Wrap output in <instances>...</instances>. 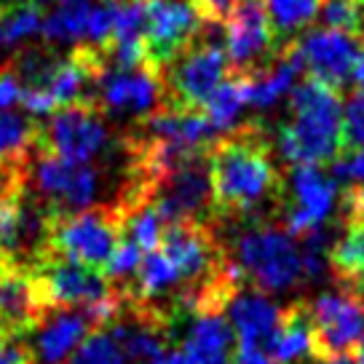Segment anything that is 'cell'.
<instances>
[{
    "instance_id": "1",
    "label": "cell",
    "mask_w": 364,
    "mask_h": 364,
    "mask_svg": "<svg viewBox=\"0 0 364 364\" xmlns=\"http://www.w3.org/2000/svg\"><path fill=\"white\" fill-rule=\"evenodd\" d=\"M212 185V220L260 223L262 212H279L284 177L276 169L262 124L247 121L215 139L206 150Z\"/></svg>"
},
{
    "instance_id": "2",
    "label": "cell",
    "mask_w": 364,
    "mask_h": 364,
    "mask_svg": "<svg viewBox=\"0 0 364 364\" xmlns=\"http://www.w3.org/2000/svg\"><path fill=\"white\" fill-rule=\"evenodd\" d=\"M292 118L279 126L276 145L292 166H316L343 153L341 91L316 78H306L289 91Z\"/></svg>"
},
{
    "instance_id": "3",
    "label": "cell",
    "mask_w": 364,
    "mask_h": 364,
    "mask_svg": "<svg viewBox=\"0 0 364 364\" xmlns=\"http://www.w3.org/2000/svg\"><path fill=\"white\" fill-rule=\"evenodd\" d=\"M161 110L204 113L209 97L230 75L225 54V24L204 22L188 48L161 68Z\"/></svg>"
},
{
    "instance_id": "4",
    "label": "cell",
    "mask_w": 364,
    "mask_h": 364,
    "mask_svg": "<svg viewBox=\"0 0 364 364\" xmlns=\"http://www.w3.org/2000/svg\"><path fill=\"white\" fill-rule=\"evenodd\" d=\"M43 204V201H41ZM121 241V209L91 206L83 212H51L46 209L43 255L105 268Z\"/></svg>"
},
{
    "instance_id": "5",
    "label": "cell",
    "mask_w": 364,
    "mask_h": 364,
    "mask_svg": "<svg viewBox=\"0 0 364 364\" xmlns=\"http://www.w3.org/2000/svg\"><path fill=\"white\" fill-rule=\"evenodd\" d=\"M233 262L244 282L250 279L265 292H287L306 279L297 241L284 228L268 223H252L241 230L233 244Z\"/></svg>"
},
{
    "instance_id": "6",
    "label": "cell",
    "mask_w": 364,
    "mask_h": 364,
    "mask_svg": "<svg viewBox=\"0 0 364 364\" xmlns=\"http://www.w3.org/2000/svg\"><path fill=\"white\" fill-rule=\"evenodd\" d=\"M164 257L180 276V289H201L217 284L230 271L225 247L209 223H174L161 233Z\"/></svg>"
},
{
    "instance_id": "7",
    "label": "cell",
    "mask_w": 364,
    "mask_h": 364,
    "mask_svg": "<svg viewBox=\"0 0 364 364\" xmlns=\"http://www.w3.org/2000/svg\"><path fill=\"white\" fill-rule=\"evenodd\" d=\"M33 273L35 289L41 295L46 311L59 308H89L110 297L118 287L105 276L102 268H91L80 262L41 255L33 265H27Z\"/></svg>"
},
{
    "instance_id": "8",
    "label": "cell",
    "mask_w": 364,
    "mask_h": 364,
    "mask_svg": "<svg viewBox=\"0 0 364 364\" xmlns=\"http://www.w3.org/2000/svg\"><path fill=\"white\" fill-rule=\"evenodd\" d=\"M107 139V121L97 102L70 105L54 110L48 124H41L38 153L57 156L70 164H89L102 153Z\"/></svg>"
},
{
    "instance_id": "9",
    "label": "cell",
    "mask_w": 364,
    "mask_h": 364,
    "mask_svg": "<svg viewBox=\"0 0 364 364\" xmlns=\"http://www.w3.org/2000/svg\"><path fill=\"white\" fill-rule=\"evenodd\" d=\"M314 330V362H330L348 353L364 338V303L356 289L341 287L308 303Z\"/></svg>"
},
{
    "instance_id": "10",
    "label": "cell",
    "mask_w": 364,
    "mask_h": 364,
    "mask_svg": "<svg viewBox=\"0 0 364 364\" xmlns=\"http://www.w3.org/2000/svg\"><path fill=\"white\" fill-rule=\"evenodd\" d=\"M164 228L174 223H209L212 225V185L206 153L182 161L177 169L161 177L150 193Z\"/></svg>"
},
{
    "instance_id": "11",
    "label": "cell",
    "mask_w": 364,
    "mask_h": 364,
    "mask_svg": "<svg viewBox=\"0 0 364 364\" xmlns=\"http://www.w3.org/2000/svg\"><path fill=\"white\" fill-rule=\"evenodd\" d=\"M338 204V188L330 174L316 166H295L282 185L279 212L284 230L292 239H303L311 230L327 225Z\"/></svg>"
},
{
    "instance_id": "12",
    "label": "cell",
    "mask_w": 364,
    "mask_h": 364,
    "mask_svg": "<svg viewBox=\"0 0 364 364\" xmlns=\"http://www.w3.org/2000/svg\"><path fill=\"white\" fill-rule=\"evenodd\" d=\"M145 9V65L159 70L196 41L204 14L196 0H142Z\"/></svg>"
},
{
    "instance_id": "13",
    "label": "cell",
    "mask_w": 364,
    "mask_h": 364,
    "mask_svg": "<svg viewBox=\"0 0 364 364\" xmlns=\"http://www.w3.org/2000/svg\"><path fill=\"white\" fill-rule=\"evenodd\" d=\"M35 193L51 212H83L91 209L100 196V169L91 164H70L57 156L38 153L30 169Z\"/></svg>"
},
{
    "instance_id": "14",
    "label": "cell",
    "mask_w": 364,
    "mask_h": 364,
    "mask_svg": "<svg viewBox=\"0 0 364 364\" xmlns=\"http://www.w3.org/2000/svg\"><path fill=\"white\" fill-rule=\"evenodd\" d=\"M284 48H289V54L300 62V68L311 73V78L327 83L335 91L351 83L353 70L362 59V48L351 33L327 30V27L297 35Z\"/></svg>"
},
{
    "instance_id": "15",
    "label": "cell",
    "mask_w": 364,
    "mask_h": 364,
    "mask_svg": "<svg viewBox=\"0 0 364 364\" xmlns=\"http://www.w3.org/2000/svg\"><path fill=\"white\" fill-rule=\"evenodd\" d=\"M225 54L230 73L255 75L279 57L262 0H239L225 19Z\"/></svg>"
},
{
    "instance_id": "16",
    "label": "cell",
    "mask_w": 364,
    "mask_h": 364,
    "mask_svg": "<svg viewBox=\"0 0 364 364\" xmlns=\"http://www.w3.org/2000/svg\"><path fill=\"white\" fill-rule=\"evenodd\" d=\"M94 102L102 113L113 115H145L161 110V75L150 65L118 70L107 68L97 80Z\"/></svg>"
},
{
    "instance_id": "17",
    "label": "cell",
    "mask_w": 364,
    "mask_h": 364,
    "mask_svg": "<svg viewBox=\"0 0 364 364\" xmlns=\"http://www.w3.org/2000/svg\"><path fill=\"white\" fill-rule=\"evenodd\" d=\"M225 308L230 314V327L239 343V351H265V346L271 343L284 318V308L276 306L260 289L241 287Z\"/></svg>"
},
{
    "instance_id": "18",
    "label": "cell",
    "mask_w": 364,
    "mask_h": 364,
    "mask_svg": "<svg viewBox=\"0 0 364 364\" xmlns=\"http://www.w3.org/2000/svg\"><path fill=\"white\" fill-rule=\"evenodd\" d=\"M97 324L86 308H59L48 311L35 330V343L30 346L35 364H62L73 356V351L89 335H94Z\"/></svg>"
},
{
    "instance_id": "19",
    "label": "cell",
    "mask_w": 364,
    "mask_h": 364,
    "mask_svg": "<svg viewBox=\"0 0 364 364\" xmlns=\"http://www.w3.org/2000/svg\"><path fill=\"white\" fill-rule=\"evenodd\" d=\"M180 343V348L193 359V364H233L239 353L233 327L220 314L191 316Z\"/></svg>"
},
{
    "instance_id": "20",
    "label": "cell",
    "mask_w": 364,
    "mask_h": 364,
    "mask_svg": "<svg viewBox=\"0 0 364 364\" xmlns=\"http://www.w3.org/2000/svg\"><path fill=\"white\" fill-rule=\"evenodd\" d=\"M265 353L276 364H297L308 356L314 359V330H311L306 300H292L284 308L282 327L265 346Z\"/></svg>"
},
{
    "instance_id": "21",
    "label": "cell",
    "mask_w": 364,
    "mask_h": 364,
    "mask_svg": "<svg viewBox=\"0 0 364 364\" xmlns=\"http://www.w3.org/2000/svg\"><path fill=\"white\" fill-rule=\"evenodd\" d=\"M300 73H303L300 62L289 54V48H282V54L265 70L255 73V75H244L247 78V105L257 107V110L273 107L284 94L295 89Z\"/></svg>"
},
{
    "instance_id": "22",
    "label": "cell",
    "mask_w": 364,
    "mask_h": 364,
    "mask_svg": "<svg viewBox=\"0 0 364 364\" xmlns=\"http://www.w3.org/2000/svg\"><path fill=\"white\" fill-rule=\"evenodd\" d=\"M41 142V124L30 115L0 110V169L30 166Z\"/></svg>"
},
{
    "instance_id": "23",
    "label": "cell",
    "mask_w": 364,
    "mask_h": 364,
    "mask_svg": "<svg viewBox=\"0 0 364 364\" xmlns=\"http://www.w3.org/2000/svg\"><path fill=\"white\" fill-rule=\"evenodd\" d=\"M262 6L279 54L318 16V0H262Z\"/></svg>"
},
{
    "instance_id": "24",
    "label": "cell",
    "mask_w": 364,
    "mask_h": 364,
    "mask_svg": "<svg viewBox=\"0 0 364 364\" xmlns=\"http://www.w3.org/2000/svg\"><path fill=\"white\" fill-rule=\"evenodd\" d=\"M341 239L330 250V268L338 276V284L356 289L364 279V220L343 225Z\"/></svg>"
},
{
    "instance_id": "25",
    "label": "cell",
    "mask_w": 364,
    "mask_h": 364,
    "mask_svg": "<svg viewBox=\"0 0 364 364\" xmlns=\"http://www.w3.org/2000/svg\"><path fill=\"white\" fill-rule=\"evenodd\" d=\"M91 6H94L91 0H73V3H62L48 16H43L41 35L46 38V43H86Z\"/></svg>"
},
{
    "instance_id": "26",
    "label": "cell",
    "mask_w": 364,
    "mask_h": 364,
    "mask_svg": "<svg viewBox=\"0 0 364 364\" xmlns=\"http://www.w3.org/2000/svg\"><path fill=\"white\" fill-rule=\"evenodd\" d=\"M43 14L27 0H3L0 3V48H16L30 38L41 35Z\"/></svg>"
},
{
    "instance_id": "27",
    "label": "cell",
    "mask_w": 364,
    "mask_h": 364,
    "mask_svg": "<svg viewBox=\"0 0 364 364\" xmlns=\"http://www.w3.org/2000/svg\"><path fill=\"white\" fill-rule=\"evenodd\" d=\"M244 105H247V78L230 73L209 97L204 115L209 118V124L215 126V132H230V129H236V118Z\"/></svg>"
},
{
    "instance_id": "28",
    "label": "cell",
    "mask_w": 364,
    "mask_h": 364,
    "mask_svg": "<svg viewBox=\"0 0 364 364\" xmlns=\"http://www.w3.org/2000/svg\"><path fill=\"white\" fill-rule=\"evenodd\" d=\"M70 364H126V356L118 348V343L105 330H100L89 335V341L80 343V348L70 359Z\"/></svg>"
},
{
    "instance_id": "29",
    "label": "cell",
    "mask_w": 364,
    "mask_h": 364,
    "mask_svg": "<svg viewBox=\"0 0 364 364\" xmlns=\"http://www.w3.org/2000/svg\"><path fill=\"white\" fill-rule=\"evenodd\" d=\"M318 16L327 30L351 33L362 27V3L359 0H318Z\"/></svg>"
},
{
    "instance_id": "30",
    "label": "cell",
    "mask_w": 364,
    "mask_h": 364,
    "mask_svg": "<svg viewBox=\"0 0 364 364\" xmlns=\"http://www.w3.org/2000/svg\"><path fill=\"white\" fill-rule=\"evenodd\" d=\"M364 148V86L353 91L343 107V150Z\"/></svg>"
},
{
    "instance_id": "31",
    "label": "cell",
    "mask_w": 364,
    "mask_h": 364,
    "mask_svg": "<svg viewBox=\"0 0 364 364\" xmlns=\"http://www.w3.org/2000/svg\"><path fill=\"white\" fill-rule=\"evenodd\" d=\"M0 364H35L30 343L19 335L0 332Z\"/></svg>"
},
{
    "instance_id": "32",
    "label": "cell",
    "mask_w": 364,
    "mask_h": 364,
    "mask_svg": "<svg viewBox=\"0 0 364 364\" xmlns=\"http://www.w3.org/2000/svg\"><path fill=\"white\" fill-rule=\"evenodd\" d=\"M236 3L239 0H196V6H198V11L204 14L206 22H223L230 16V11L236 9Z\"/></svg>"
},
{
    "instance_id": "33",
    "label": "cell",
    "mask_w": 364,
    "mask_h": 364,
    "mask_svg": "<svg viewBox=\"0 0 364 364\" xmlns=\"http://www.w3.org/2000/svg\"><path fill=\"white\" fill-rule=\"evenodd\" d=\"M233 364H276L265 351H239Z\"/></svg>"
},
{
    "instance_id": "34",
    "label": "cell",
    "mask_w": 364,
    "mask_h": 364,
    "mask_svg": "<svg viewBox=\"0 0 364 364\" xmlns=\"http://www.w3.org/2000/svg\"><path fill=\"white\" fill-rule=\"evenodd\" d=\"M156 364H193V359L182 348H174V351H164V356Z\"/></svg>"
},
{
    "instance_id": "35",
    "label": "cell",
    "mask_w": 364,
    "mask_h": 364,
    "mask_svg": "<svg viewBox=\"0 0 364 364\" xmlns=\"http://www.w3.org/2000/svg\"><path fill=\"white\" fill-rule=\"evenodd\" d=\"M330 364H359L356 359H351L348 353H343V356H335V359H330Z\"/></svg>"
},
{
    "instance_id": "36",
    "label": "cell",
    "mask_w": 364,
    "mask_h": 364,
    "mask_svg": "<svg viewBox=\"0 0 364 364\" xmlns=\"http://www.w3.org/2000/svg\"><path fill=\"white\" fill-rule=\"evenodd\" d=\"M27 3H33V6H43V3H73V0H27Z\"/></svg>"
},
{
    "instance_id": "37",
    "label": "cell",
    "mask_w": 364,
    "mask_h": 364,
    "mask_svg": "<svg viewBox=\"0 0 364 364\" xmlns=\"http://www.w3.org/2000/svg\"><path fill=\"white\" fill-rule=\"evenodd\" d=\"M356 353H359V359H356V362L364 364V338L359 343H356Z\"/></svg>"
},
{
    "instance_id": "38",
    "label": "cell",
    "mask_w": 364,
    "mask_h": 364,
    "mask_svg": "<svg viewBox=\"0 0 364 364\" xmlns=\"http://www.w3.org/2000/svg\"><path fill=\"white\" fill-rule=\"evenodd\" d=\"M362 35H364V30H362ZM362 43H364V41H362ZM362 57H364V51H362Z\"/></svg>"
},
{
    "instance_id": "39",
    "label": "cell",
    "mask_w": 364,
    "mask_h": 364,
    "mask_svg": "<svg viewBox=\"0 0 364 364\" xmlns=\"http://www.w3.org/2000/svg\"><path fill=\"white\" fill-rule=\"evenodd\" d=\"M359 3H362V9H364V0H359Z\"/></svg>"
}]
</instances>
